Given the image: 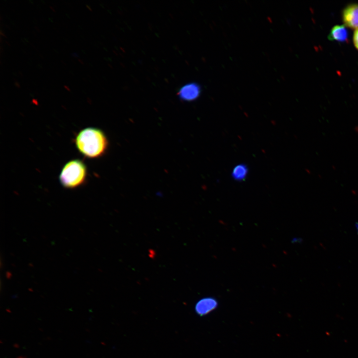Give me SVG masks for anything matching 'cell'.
I'll use <instances>...</instances> for the list:
<instances>
[{"mask_svg": "<svg viewBox=\"0 0 358 358\" xmlns=\"http://www.w3.org/2000/svg\"><path fill=\"white\" fill-rule=\"evenodd\" d=\"M248 173L247 166L244 164H238L233 169L231 173L233 178L238 181L246 179Z\"/></svg>", "mask_w": 358, "mask_h": 358, "instance_id": "7", "label": "cell"}, {"mask_svg": "<svg viewBox=\"0 0 358 358\" xmlns=\"http://www.w3.org/2000/svg\"><path fill=\"white\" fill-rule=\"evenodd\" d=\"M0 20H2V18H1V15H0Z\"/></svg>", "mask_w": 358, "mask_h": 358, "instance_id": "22", "label": "cell"}, {"mask_svg": "<svg viewBox=\"0 0 358 358\" xmlns=\"http://www.w3.org/2000/svg\"><path fill=\"white\" fill-rule=\"evenodd\" d=\"M353 42L355 47L358 50V28L356 29L354 33Z\"/></svg>", "mask_w": 358, "mask_h": 358, "instance_id": "8", "label": "cell"}, {"mask_svg": "<svg viewBox=\"0 0 358 358\" xmlns=\"http://www.w3.org/2000/svg\"><path fill=\"white\" fill-rule=\"evenodd\" d=\"M5 42L9 46H10V43H9V42L8 41H7L6 40H5Z\"/></svg>", "mask_w": 358, "mask_h": 358, "instance_id": "19", "label": "cell"}, {"mask_svg": "<svg viewBox=\"0 0 358 358\" xmlns=\"http://www.w3.org/2000/svg\"><path fill=\"white\" fill-rule=\"evenodd\" d=\"M342 20L347 27L351 29L358 28V3L347 5L342 11Z\"/></svg>", "mask_w": 358, "mask_h": 358, "instance_id": "3", "label": "cell"}, {"mask_svg": "<svg viewBox=\"0 0 358 358\" xmlns=\"http://www.w3.org/2000/svg\"><path fill=\"white\" fill-rule=\"evenodd\" d=\"M86 7L88 8V9L89 10H90V11H92V8H91V7L90 5H89L88 4H86Z\"/></svg>", "mask_w": 358, "mask_h": 358, "instance_id": "15", "label": "cell"}, {"mask_svg": "<svg viewBox=\"0 0 358 358\" xmlns=\"http://www.w3.org/2000/svg\"><path fill=\"white\" fill-rule=\"evenodd\" d=\"M71 55H72V57H75V58L79 57V54H78V53H77L76 52H73V53H72L71 54Z\"/></svg>", "mask_w": 358, "mask_h": 358, "instance_id": "11", "label": "cell"}, {"mask_svg": "<svg viewBox=\"0 0 358 358\" xmlns=\"http://www.w3.org/2000/svg\"><path fill=\"white\" fill-rule=\"evenodd\" d=\"M64 88L67 90H68V91H71L70 89L69 88V87L68 86L64 85Z\"/></svg>", "mask_w": 358, "mask_h": 358, "instance_id": "14", "label": "cell"}, {"mask_svg": "<svg viewBox=\"0 0 358 358\" xmlns=\"http://www.w3.org/2000/svg\"><path fill=\"white\" fill-rule=\"evenodd\" d=\"M0 36H3L5 38H6L5 34L3 33V32L1 30H0Z\"/></svg>", "mask_w": 358, "mask_h": 358, "instance_id": "13", "label": "cell"}, {"mask_svg": "<svg viewBox=\"0 0 358 358\" xmlns=\"http://www.w3.org/2000/svg\"><path fill=\"white\" fill-rule=\"evenodd\" d=\"M49 7H50V8L53 12H55V9H54V8H53V6L50 5V6H49Z\"/></svg>", "mask_w": 358, "mask_h": 358, "instance_id": "17", "label": "cell"}, {"mask_svg": "<svg viewBox=\"0 0 358 358\" xmlns=\"http://www.w3.org/2000/svg\"><path fill=\"white\" fill-rule=\"evenodd\" d=\"M18 73L19 75H20L21 76L23 77V75L22 74V73L20 71H18Z\"/></svg>", "mask_w": 358, "mask_h": 358, "instance_id": "20", "label": "cell"}, {"mask_svg": "<svg viewBox=\"0 0 358 358\" xmlns=\"http://www.w3.org/2000/svg\"><path fill=\"white\" fill-rule=\"evenodd\" d=\"M218 305L217 300L213 297L202 298L196 303L195 311L198 315L204 316L214 310L217 307Z\"/></svg>", "mask_w": 358, "mask_h": 358, "instance_id": "5", "label": "cell"}, {"mask_svg": "<svg viewBox=\"0 0 358 358\" xmlns=\"http://www.w3.org/2000/svg\"><path fill=\"white\" fill-rule=\"evenodd\" d=\"M87 169L85 163L79 159L67 162L62 168L59 180L63 187L74 189L80 187L86 182Z\"/></svg>", "mask_w": 358, "mask_h": 358, "instance_id": "2", "label": "cell"}, {"mask_svg": "<svg viewBox=\"0 0 358 358\" xmlns=\"http://www.w3.org/2000/svg\"><path fill=\"white\" fill-rule=\"evenodd\" d=\"M201 92L198 84L192 83L187 84L181 87L179 91L180 99L185 101H192L197 99Z\"/></svg>", "mask_w": 358, "mask_h": 358, "instance_id": "4", "label": "cell"}, {"mask_svg": "<svg viewBox=\"0 0 358 358\" xmlns=\"http://www.w3.org/2000/svg\"><path fill=\"white\" fill-rule=\"evenodd\" d=\"M14 86L17 88H20L21 87L20 85V84L16 80H15V79H14Z\"/></svg>", "mask_w": 358, "mask_h": 358, "instance_id": "10", "label": "cell"}, {"mask_svg": "<svg viewBox=\"0 0 358 358\" xmlns=\"http://www.w3.org/2000/svg\"><path fill=\"white\" fill-rule=\"evenodd\" d=\"M329 40L339 42H346L349 38V32L343 25H336L331 29L328 35Z\"/></svg>", "mask_w": 358, "mask_h": 358, "instance_id": "6", "label": "cell"}, {"mask_svg": "<svg viewBox=\"0 0 358 358\" xmlns=\"http://www.w3.org/2000/svg\"><path fill=\"white\" fill-rule=\"evenodd\" d=\"M355 228H356V231L358 234V221L356 222L355 223Z\"/></svg>", "mask_w": 358, "mask_h": 358, "instance_id": "12", "label": "cell"}, {"mask_svg": "<svg viewBox=\"0 0 358 358\" xmlns=\"http://www.w3.org/2000/svg\"><path fill=\"white\" fill-rule=\"evenodd\" d=\"M78 61L82 65L84 64V62L81 59H78Z\"/></svg>", "mask_w": 358, "mask_h": 358, "instance_id": "16", "label": "cell"}, {"mask_svg": "<svg viewBox=\"0 0 358 358\" xmlns=\"http://www.w3.org/2000/svg\"><path fill=\"white\" fill-rule=\"evenodd\" d=\"M34 27H35V29L38 32H40V29H39L38 27L35 26Z\"/></svg>", "mask_w": 358, "mask_h": 358, "instance_id": "18", "label": "cell"}, {"mask_svg": "<svg viewBox=\"0 0 358 358\" xmlns=\"http://www.w3.org/2000/svg\"><path fill=\"white\" fill-rule=\"evenodd\" d=\"M79 151L85 157L98 158L106 152L108 142L106 136L100 129L88 127L81 130L75 138Z\"/></svg>", "mask_w": 358, "mask_h": 358, "instance_id": "1", "label": "cell"}, {"mask_svg": "<svg viewBox=\"0 0 358 358\" xmlns=\"http://www.w3.org/2000/svg\"><path fill=\"white\" fill-rule=\"evenodd\" d=\"M302 241V238H294L293 239L292 242L293 243H301Z\"/></svg>", "mask_w": 358, "mask_h": 358, "instance_id": "9", "label": "cell"}, {"mask_svg": "<svg viewBox=\"0 0 358 358\" xmlns=\"http://www.w3.org/2000/svg\"><path fill=\"white\" fill-rule=\"evenodd\" d=\"M0 43H2V38H1V36L0 37Z\"/></svg>", "mask_w": 358, "mask_h": 358, "instance_id": "21", "label": "cell"}]
</instances>
